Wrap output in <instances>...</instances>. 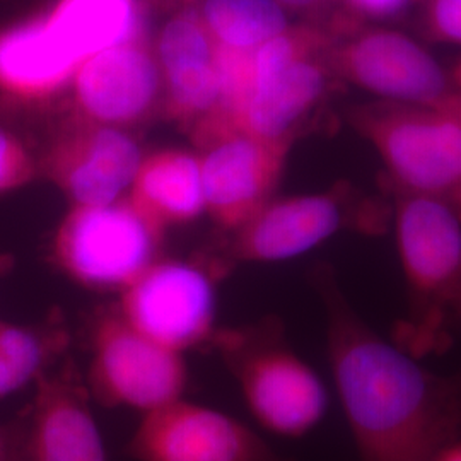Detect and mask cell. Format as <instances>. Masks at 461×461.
Wrapping results in <instances>:
<instances>
[{"mask_svg": "<svg viewBox=\"0 0 461 461\" xmlns=\"http://www.w3.org/2000/svg\"><path fill=\"white\" fill-rule=\"evenodd\" d=\"M87 390L106 407L146 415L185 398V356L152 342L132 329L115 306L93 318Z\"/></svg>", "mask_w": 461, "mask_h": 461, "instance_id": "30bf717a", "label": "cell"}, {"mask_svg": "<svg viewBox=\"0 0 461 461\" xmlns=\"http://www.w3.org/2000/svg\"><path fill=\"white\" fill-rule=\"evenodd\" d=\"M221 49L253 51L291 28L276 0H203L197 9Z\"/></svg>", "mask_w": 461, "mask_h": 461, "instance_id": "44dd1931", "label": "cell"}, {"mask_svg": "<svg viewBox=\"0 0 461 461\" xmlns=\"http://www.w3.org/2000/svg\"><path fill=\"white\" fill-rule=\"evenodd\" d=\"M434 461H461V439L446 446Z\"/></svg>", "mask_w": 461, "mask_h": 461, "instance_id": "4316f807", "label": "cell"}, {"mask_svg": "<svg viewBox=\"0 0 461 461\" xmlns=\"http://www.w3.org/2000/svg\"><path fill=\"white\" fill-rule=\"evenodd\" d=\"M350 125L376 150L386 190L432 198L461 219V123L443 108L371 101Z\"/></svg>", "mask_w": 461, "mask_h": 461, "instance_id": "5b68a950", "label": "cell"}, {"mask_svg": "<svg viewBox=\"0 0 461 461\" xmlns=\"http://www.w3.org/2000/svg\"><path fill=\"white\" fill-rule=\"evenodd\" d=\"M419 0H342L344 14L348 19L369 24L392 21L405 14Z\"/></svg>", "mask_w": 461, "mask_h": 461, "instance_id": "cb8c5ba5", "label": "cell"}, {"mask_svg": "<svg viewBox=\"0 0 461 461\" xmlns=\"http://www.w3.org/2000/svg\"><path fill=\"white\" fill-rule=\"evenodd\" d=\"M165 234L127 197L70 205L51 234L50 260L86 291L122 294L163 257Z\"/></svg>", "mask_w": 461, "mask_h": 461, "instance_id": "52a82bcc", "label": "cell"}, {"mask_svg": "<svg viewBox=\"0 0 461 461\" xmlns=\"http://www.w3.org/2000/svg\"><path fill=\"white\" fill-rule=\"evenodd\" d=\"M211 347L236 379L251 417L270 434L299 439L327 415V388L287 342L277 318L219 329Z\"/></svg>", "mask_w": 461, "mask_h": 461, "instance_id": "3957f363", "label": "cell"}, {"mask_svg": "<svg viewBox=\"0 0 461 461\" xmlns=\"http://www.w3.org/2000/svg\"><path fill=\"white\" fill-rule=\"evenodd\" d=\"M74 120L131 131L154 113L163 79L148 40L104 50L79 67L68 87Z\"/></svg>", "mask_w": 461, "mask_h": 461, "instance_id": "5bb4252c", "label": "cell"}, {"mask_svg": "<svg viewBox=\"0 0 461 461\" xmlns=\"http://www.w3.org/2000/svg\"><path fill=\"white\" fill-rule=\"evenodd\" d=\"M144 154L131 131L72 118L40 146L41 178L70 205H106L127 197Z\"/></svg>", "mask_w": 461, "mask_h": 461, "instance_id": "8fae6325", "label": "cell"}, {"mask_svg": "<svg viewBox=\"0 0 461 461\" xmlns=\"http://www.w3.org/2000/svg\"><path fill=\"white\" fill-rule=\"evenodd\" d=\"M228 268L215 257H161L118 294L120 316L152 342L183 354L217 333V284Z\"/></svg>", "mask_w": 461, "mask_h": 461, "instance_id": "9c48e42d", "label": "cell"}, {"mask_svg": "<svg viewBox=\"0 0 461 461\" xmlns=\"http://www.w3.org/2000/svg\"><path fill=\"white\" fill-rule=\"evenodd\" d=\"M331 26L301 24L249 55L245 99L230 132L294 146L337 81L330 51Z\"/></svg>", "mask_w": 461, "mask_h": 461, "instance_id": "277c9868", "label": "cell"}, {"mask_svg": "<svg viewBox=\"0 0 461 461\" xmlns=\"http://www.w3.org/2000/svg\"><path fill=\"white\" fill-rule=\"evenodd\" d=\"M0 461H28L24 449V429L0 424Z\"/></svg>", "mask_w": 461, "mask_h": 461, "instance_id": "d4e9b609", "label": "cell"}, {"mask_svg": "<svg viewBox=\"0 0 461 461\" xmlns=\"http://www.w3.org/2000/svg\"><path fill=\"white\" fill-rule=\"evenodd\" d=\"M388 194L409 301L395 344L417 359L441 354L461 333V219L438 200Z\"/></svg>", "mask_w": 461, "mask_h": 461, "instance_id": "7a4b0ae2", "label": "cell"}, {"mask_svg": "<svg viewBox=\"0 0 461 461\" xmlns=\"http://www.w3.org/2000/svg\"><path fill=\"white\" fill-rule=\"evenodd\" d=\"M83 62L50 26L43 11L0 26V110L33 113L68 91Z\"/></svg>", "mask_w": 461, "mask_h": 461, "instance_id": "2e32d148", "label": "cell"}, {"mask_svg": "<svg viewBox=\"0 0 461 461\" xmlns=\"http://www.w3.org/2000/svg\"><path fill=\"white\" fill-rule=\"evenodd\" d=\"M313 282L325 308L331 375L361 461H434L461 439V373H432L379 337L330 267H318Z\"/></svg>", "mask_w": 461, "mask_h": 461, "instance_id": "6da1fadb", "label": "cell"}, {"mask_svg": "<svg viewBox=\"0 0 461 461\" xmlns=\"http://www.w3.org/2000/svg\"><path fill=\"white\" fill-rule=\"evenodd\" d=\"M41 178L40 148L9 122L0 120V197Z\"/></svg>", "mask_w": 461, "mask_h": 461, "instance_id": "7402d4cb", "label": "cell"}, {"mask_svg": "<svg viewBox=\"0 0 461 461\" xmlns=\"http://www.w3.org/2000/svg\"><path fill=\"white\" fill-rule=\"evenodd\" d=\"M390 228V202L339 182L320 194L276 195L240 230L228 234L215 258L230 270L238 264H277L312 251L342 230L381 236Z\"/></svg>", "mask_w": 461, "mask_h": 461, "instance_id": "8992f818", "label": "cell"}, {"mask_svg": "<svg viewBox=\"0 0 461 461\" xmlns=\"http://www.w3.org/2000/svg\"><path fill=\"white\" fill-rule=\"evenodd\" d=\"M331 70L379 101L443 108L461 91L460 66H446L411 36L383 26L335 19Z\"/></svg>", "mask_w": 461, "mask_h": 461, "instance_id": "ba28073f", "label": "cell"}, {"mask_svg": "<svg viewBox=\"0 0 461 461\" xmlns=\"http://www.w3.org/2000/svg\"><path fill=\"white\" fill-rule=\"evenodd\" d=\"M127 451L137 461H279L247 424L185 398L142 415Z\"/></svg>", "mask_w": 461, "mask_h": 461, "instance_id": "4fadbf2b", "label": "cell"}, {"mask_svg": "<svg viewBox=\"0 0 461 461\" xmlns=\"http://www.w3.org/2000/svg\"><path fill=\"white\" fill-rule=\"evenodd\" d=\"M11 264L9 262V258L7 257H4V255H0V276L5 272V268H7V265Z\"/></svg>", "mask_w": 461, "mask_h": 461, "instance_id": "f1b7e54d", "label": "cell"}, {"mask_svg": "<svg viewBox=\"0 0 461 461\" xmlns=\"http://www.w3.org/2000/svg\"><path fill=\"white\" fill-rule=\"evenodd\" d=\"M43 13L83 64L104 50L146 40L144 0H53Z\"/></svg>", "mask_w": 461, "mask_h": 461, "instance_id": "d6986e66", "label": "cell"}, {"mask_svg": "<svg viewBox=\"0 0 461 461\" xmlns=\"http://www.w3.org/2000/svg\"><path fill=\"white\" fill-rule=\"evenodd\" d=\"M197 148L205 214L226 236L276 197L291 146L243 132H224Z\"/></svg>", "mask_w": 461, "mask_h": 461, "instance_id": "7c38bea8", "label": "cell"}, {"mask_svg": "<svg viewBox=\"0 0 461 461\" xmlns=\"http://www.w3.org/2000/svg\"><path fill=\"white\" fill-rule=\"evenodd\" d=\"M285 11L294 13H321L333 5H342V0H276Z\"/></svg>", "mask_w": 461, "mask_h": 461, "instance_id": "484cf974", "label": "cell"}, {"mask_svg": "<svg viewBox=\"0 0 461 461\" xmlns=\"http://www.w3.org/2000/svg\"><path fill=\"white\" fill-rule=\"evenodd\" d=\"M24 429L28 461H108L89 390L67 363L36 383Z\"/></svg>", "mask_w": 461, "mask_h": 461, "instance_id": "e0dca14e", "label": "cell"}, {"mask_svg": "<svg viewBox=\"0 0 461 461\" xmlns=\"http://www.w3.org/2000/svg\"><path fill=\"white\" fill-rule=\"evenodd\" d=\"M443 110L449 112L461 123V91H458L453 98L449 99L443 106Z\"/></svg>", "mask_w": 461, "mask_h": 461, "instance_id": "83f0119b", "label": "cell"}, {"mask_svg": "<svg viewBox=\"0 0 461 461\" xmlns=\"http://www.w3.org/2000/svg\"><path fill=\"white\" fill-rule=\"evenodd\" d=\"M127 198L163 230L197 221L205 214L197 152L166 148L144 154Z\"/></svg>", "mask_w": 461, "mask_h": 461, "instance_id": "ac0fdd59", "label": "cell"}, {"mask_svg": "<svg viewBox=\"0 0 461 461\" xmlns=\"http://www.w3.org/2000/svg\"><path fill=\"white\" fill-rule=\"evenodd\" d=\"M67 344L68 333L59 318L33 325L0 320V400L36 386L62 357Z\"/></svg>", "mask_w": 461, "mask_h": 461, "instance_id": "ffe728a7", "label": "cell"}, {"mask_svg": "<svg viewBox=\"0 0 461 461\" xmlns=\"http://www.w3.org/2000/svg\"><path fill=\"white\" fill-rule=\"evenodd\" d=\"M167 118L188 132L214 115L222 98V55L197 9L169 17L156 41Z\"/></svg>", "mask_w": 461, "mask_h": 461, "instance_id": "9a60e30c", "label": "cell"}, {"mask_svg": "<svg viewBox=\"0 0 461 461\" xmlns=\"http://www.w3.org/2000/svg\"><path fill=\"white\" fill-rule=\"evenodd\" d=\"M422 26L430 40L461 47V0H424Z\"/></svg>", "mask_w": 461, "mask_h": 461, "instance_id": "603a6c76", "label": "cell"}]
</instances>
